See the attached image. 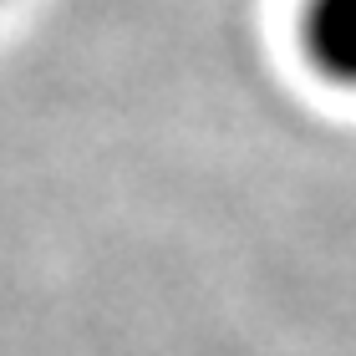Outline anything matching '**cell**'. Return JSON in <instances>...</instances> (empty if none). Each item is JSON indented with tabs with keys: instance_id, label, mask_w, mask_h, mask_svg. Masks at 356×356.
I'll return each mask as SVG.
<instances>
[{
	"instance_id": "obj_1",
	"label": "cell",
	"mask_w": 356,
	"mask_h": 356,
	"mask_svg": "<svg viewBox=\"0 0 356 356\" xmlns=\"http://www.w3.org/2000/svg\"><path fill=\"white\" fill-rule=\"evenodd\" d=\"M296 41L321 82L356 92V0H300Z\"/></svg>"
},
{
	"instance_id": "obj_2",
	"label": "cell",
	"mask_w": 356,
	"mask_h": 356,
	"mask_svg": "<svg viewBox=\"0 0 356 356\" xmlns=\"http://www.w3.org/2000/svg\"><path fill=\"white\" fill-rule=\"evenodd\" d=\"M0 6H6V0H0Z\"/></svg>"
}]
</instances>
